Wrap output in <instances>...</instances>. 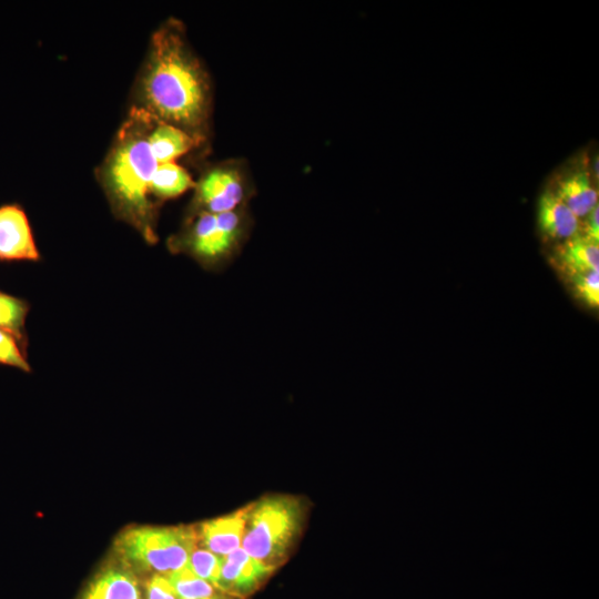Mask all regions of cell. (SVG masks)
<instances>
[{
  "mask_svg": "<svg viewBox=\"0 0 599 599\" xmlns=\"http://www.w3.org/2000/svg\"><path fill=\"white\" fill-rule=\"evenodd\" d=\"M577 296L588 306H599V271L569 273Z\"/></svg>",
  "mask_w": 599,
  "mask_h": 599,
  "instance_id": "ffe728a7",
  "label": "cell"
},
{
  "mask_svg": "<svg viewBox=\"0 0 599 599\" xmlns=\"http://www.w3.org/2000/svg\"><path fill=\"white\" fill-rule=\"evenodd\" d=\"M204 599H237V598L232 597V596H229V595H225V593H222V595H219V596H216V597L204 598Z\"/></svg>",
  "mask_w": 599,
  "mask_h": 599,
  "instance_id": "603a6c76",
  "label": "cell"
},
{
  "mask_svg": "<svg viewBox=\"0 0 599 599\" xmlns=\"http://www.w3.org/2000/svg\"><path fill=\"white\" fill-rule=\"evenodd\" d=\"M136 106L202 140L212 112L209 73L191 49L184 26L171 18L153 33L138 85Z\"/></svg>",
  "mask_w": 599,
  "mask_h": 599,
  "instance_id": "6da1fadb",
  "label": "cell"
},
{
  "mask_svg": "<svg viewBox=\"0 0 599 599\" xmlns=\"http://www.w3.org/2000/svg\"><path fill=\"white\" fill-rule=\"evenodd\" d=\"M0 364L16 367L22 372H31L27 351L10 333L0 329Z\"/></svg>",
  "mask_w": 599,
  "mask_h": 599,
  "instance_id": "d6986e66",
  "label": "cell"
},
{
  "mask_svg": "<svg viewBox=\"0 0 599 599\" xmlns=\"http://www.w3.org/2000/svg\"><path fill=\"white\" fill-rule=\"evenodd\" d=\"M593 170H596V174L598 175V158L593 162Z\"/></svg>",
  "mask_w": 599,
  "mask_h": 599,
  "instance_id": "cb8c5ba5",
  "label": "cell"
},
{
  "mask_svg": "<svg viewBox=\"0 0 599 599\" xmlns=\"http://www.w3.org/2000/svg\"><path fill=\"white\" fill-rule=\"evenodd\" d=\"M556 194L578 219L586 217L598 205V192L583 171L561 181Z\"/></svg>",
  "mask_w": 599,
  "mask_h": 599,
  "instance_id": "4fadbf2b",
  "label": "cell"
},
{
  "mask_svg": "<svg viewBox=\"0 0 599 599\" xmlns=\"http://www.w3.org/2000/svg\"><path fill=\"white\" fill-rule=\"evenodd\" d=\"M166 577L180 599H204L223 593L209 581L197 577L187 566Z\"/></svg>",
  "mask_w": 599,
  "mask_h": 599,
  "instance_id": "e0dca14e",
  "label": "cell"
},
{
  "mask_svg": "<svg viewBox=\"0 0 599 599\" xmlns=\"http://www.w3.org/2000/svg\"><path fill=\"white\" fill-rule=\"evenodd\" d=\"M149 143L156 162L162 164L174 162L179 156L200 146L203 141L175 125L154 118Z\"/></svg>",
  "mask_w": 599,
  "mask_h": 599,
  "instance_id": "7c38bea8",
  "label": "cell"
},
{
  "mask_svg": "<svg viewBox=\"0 0 599 599\" xmlns=\"http://www.w3.org/2000/svg\"><path fill=\"white\" fill-rule=\"evenodd\" d=\"M585 237L599 243V206H595L586 216Z\"/></svg>",
  "mask_w": 599,
  "mask_h": 599,
  "instance_id": "7402d4cb",
  "label": "cell"
},
{
  "mask_svg": "<svg viewBox=\"0 0 599 599\" xmlns=\"http://www.w3.org/2000/svg\"><path fill=\"white\" fill-rule=\"evenodd\" d=\"M250 506L247 505L234 512L202 522L196 529L199 544L221 557L240 548Z\"/></svg>",
  "mask_w": 599,
  "mask_h": 599,
  "instance_id": "9c48e42d",
  "label": "cell"
},
{
  "mask_svg": "<svg viewBox=\"0 0 599 599\" xmlns=\"http://www.w3.org/2000/svg\"><path fill=\"white\" fill-rule=\"evenodd\" d=\"M538 224L540 231L557 240H568L578 235L579 219L554 192H545L538 201Z\"/></svg>",
  "mask_w": 599,
  "mask_h": 599,
  "instance_id": "8fae6325",
  "label": "cell"
},
{
  "mask_svg": "<svg viewBox=\"0 0 599 599\" xmlns=\"http://www.w3.org/2000/svg\"><path fill=\"white\" fill-rule=\"evenodd\" d=\"M81 599H142L134 571L118 559L100 570Z\"/></svg>",
  "mask_w": 599,
  "mask_h": 599,
  "instance_id": "30bf717a",
  "label": "cell"
},
{
  "mask_svg": "<svg viewBox=\"0 0 599 599\" xmlns=\"http://www.w3.org/2000/svg\"><path fill=\"white\" fill-rule=\"evenodd\" d=\"M242 548L253 558L277 568L287 558L304 518L301 501L292 496H270L250 504Z\"/></svg>",
  "mask_w": 599,
  "mask_h": 599,
  "instance_id": "277c9868",
  "label": "cell"
},
{
  "mask_svg": "<svg viewBox=\"0 0 599 599\" xmlns=\"http://www.w3.org/2000/svg\"><path fill=\"white\" fill-rule=\"evenodd\" d=\"M41 258L27 213L17 203L0 205V261Z\"/></svg>",
  "mask_w": 599,
  "mask_h": 599,
  "instance_id": "ba28073f",
  "label": "cell"
},
{
  "mask_svg": "<svg viewBox=\"0 0 599 599\" xmlns=\"http://www.w3.org/2000/svg\"><path fill=\"white\" fill-rule=\"evenodd\" d=\"M153 122L154 116L133 105L97 173L114 216L149 244L159 240L160 204L150 191L159 164L149 143Z\"/></svg>",
  "mask_w": 599,
  "mask_h": 599,
  "instance_id": "7a4b0ae2",
  "label": "cell"
},
{
  "mask_svg": "<svg viewBox=\"0 0 599 599\" xmlns=\"http://www.w3.org/2000/svg\"><path fill=\"white\" fill-rule=\"evenodd\" d=\"M186 209L189 220L200 213H226L247 206L254 187L247 166L240 160H226L210 165L201 173Z\"/></svg>",
  "mask_w": 599,
  "mask_h": 599,
  "instance_id": "8992f818",
  "label": "cell"
},
{
  "mask_svg": "<svg viewBox=\"0 0 599 599\" xmlns=\"http://www.w3.org/2000/svg\"><path fill=\"white\" fill-rule=\"evenodd\" d=\"M557 257L568 273L599 271V243L578 234L559 246Z\"/></svg>",
  "mask_w": 599,
  "mask_h": 599,
  "instance_id": "9a60e30c",
  "label": "cell"
},
{
  "mask_svg": "<svg viewBox=\"0 0 599 599\" xmlns=\"http://www.w3.org/2000/svg\"><path fill=\"white\" fill-rule=\"evenodd\" d=\"M197 545V531L191 526H136L119 534L114 550L132 570L166 576L185 567Z\"/></svg>",
  "mask_w": 599,
  "mask_h": 599,
  "instance_id": "5b68a950",
  "label": "cell"
},
{
  "mask_svg": "<svg viewBox=\"0 0 599 599\" xmlns=\"http://www.w3.org/2000/svg\"><path fill=\"white\" fill-rule=\"evenodd\" d=\"M30 311L27 301L0 292V329L13 335L27 351L28 336L26 332V318Z\"/></svg>",
  "mask_w": 599,
  "mask_h": 599,
  "instance_id": "2e32d148",
  "label": "cell"
},
{
  "mask_svg": "<svg viewBox=\"0 0 599 599\" xmlns=\"http://www.w3.org/2000/svg\"><path fill=\"white\" fill-rule=\"evenodd\" d=\"M146 599H180L165 575L154 573L145 582Z\"/></svg>",
  "mask_w": 599,
  "mask_h": 599,
  "instance_id": "44dd1931",
  "label": "cell"
},
{
  "mask_svg": "<svg viewBox=\"0 0 599 599\" xmlns=\"http://www.w3.org/2000/svg\"><path fill=\"white\" fill-rule=\"evenodd\" d=\"M251 230L247 206L226 213H200L184 220L167 238L172 254H183L207 271H217L240 252Z\"/></svg>",
  "mask_w": 599,
  "mask_h": 599,
  "instance_id": "3957f363",
  "label": "cell"
},
{
  "mask_svg": "<svg viewBox=\"0 0 599 599\" xmlns=\"http://www.w3.org/2000/svg\"><path fill=\"white\" fill-rule=\"evenodd\" d=\"M195 182L189 172L175 162L158 164L152 176L150 191L152 197L161 202L174 199L193 189Z\"/></svg>",
  "mask_w": 599,
  "mask_h": 599,
  "instance_id": "5bb4252c",
  "label": "cell"
},
{
  "mask_svg": "<svg viewBox=\"0 0 599 599\" xmlns=\"http://www.w3.org/2000/svg\"><path fill=\"white\" fill-rule=\"evenodd\" d=\"M274 570L240 547L223 557L215 587L225 595L242 599L255 592Z\"/></svg>",
  "mask_w": 599,
  "mask_h": 599,
  "instance_id": "52a82bcc",
  "label": "cell"
},
{
  "mask_svg": "<svg viewBox=\"0 0 599 599\" xmlns=\"http://www.w3.org/2000/svg\"><path fill=\"white\" fill-rule=\"evenodd\" d=\"M222 560L223 557L213 554L199 544L190 555L186 566L197 577L216 586L220 578Z\"/></svg>",
  "mask_w": 599,
  "mask_h": 599,
  "instance_id": "ac0fdd59",
  "label": "cell"
}]
</instances>
